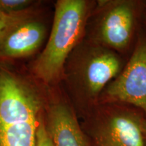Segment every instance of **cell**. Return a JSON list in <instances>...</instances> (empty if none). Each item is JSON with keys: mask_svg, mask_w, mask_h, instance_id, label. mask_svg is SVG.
Instances as JSON below:
<instances>
[{"mask_svg": "<svg viewBox=\"0 0 146 146\" xmlns=\"http://www.w3.org/2000/svg\"><path fill=\"white\" fill-rule=\"evenodd\" d=\"M31 3L29 0H0V12L7 14H18Z\"/></svg>", "mask_w": 146, "mask_h": 146, "instance_id": "obj_10", "label": "cell"}, {"mask_svg": "<svg viewBox=\"0 0 146 146\" xmlns=\"http://www.w3.org/2000/svg\"><path fill=\"white\" fill-rule=\"evenodd\" d=\"M134 24L133 5L127 1L114 3L102 17L99 30L100 39L112 48L122 50L130 41Z\"/></svg>", "mask_w": 146, "mask_h": 146, "instance_id": "obj_6", "label": "cell"}, {"mask_svg": "<svg viewBox=\"0 0 146 146\" xmlns=\"http://www.w3.org/2000/svg\"><path fill=\"white\" fill-rule=\"evenodd\" d=\"M143 120L139 113L127 108L106 110L91 125V145L146 146Z\"/></svg>", "mask_w": 146, "mask_h": 146, "instance_id": "obj_3", "label": "cell"}, {"mask_svg": "<svg viewBox=\"0 0 146 146\" xmlns=\"http://www.w3.org/2000/svg\"><path fill=\"white\" fill-rule=\"evenodd\" d=\"M106 100L137 107L146 113V40L138 42L127 66L105 91Z\"/></svg>", "mask_w": 146, "mask_h": 146, "instance_id": "obj_4", "label": "cell"}, {"mask_svg": "<svg viewBox=\"0 0 146 146\" xmlns=\"http://www.w3.org/2000/svg\"><path fill=\"white\" fill-rule=\"evenodd\" d=\"M120 70V62L116 54L103 49L94 51L82 65L81 80L85 92L90 98H96Z\"/></svg>", "mask_w": 146, "mask_h": 146, "instance_id": "obj_5", "label": "cell"}, {"mask_svg": "<svg viewBox=\"0 0 146 146\" xmlns=\"http://www.w3.org/2000/svg\"><path fill=\"white\" fill-rule=\"evenodd\" d=\"M26 21V18L22 14V12L7 14L0 12V43L10 30Z\"/></svg>", "mask_w": 146, "mask_h": 146, "instance_id": "obj_9", "label": "cell"}, {"mask_svg": "<svg viewBox=\"0 0 146 146\" xmlns=\"http://www.w3.org/2000/svg\"><path fill=\"white\" fill-rule=\"evenodd\" d=\"M143 129L144 135H145V139H146V119H145V118H144V120H143Z\"/></svg>", "mask_w": 146, "mask_h": 146, "instance_id": "obj_12", "label": "cell"}, {"mask_svg": "<svg viewBox=\"0 0 146 146\" xmlns=\"http://www.w3.org/2000/svg\"><path fill=\"white\" fill-rule=\"evenodd\" d=\"M87 10V3L83 0L56 2L50 38L34 67L36 76L45 83L59 78L66 60L83 35Z\"/></svg>", "mask_w": 146, "mask_h": 146, "instance_id": "obj_2", "label": "cell"}, {"mask_svg": "<svg viewBox=\"0 0 146 146\" xmlns=\"http://www.w3.org/2000/svg\"><path fill=\"white\" fill-rule=\"evenodd\" d=\"M35 146H54L47 133L43 118L40 116L36 128Z\"/></svg>", "mask_w": 146, "mask_h": 146, "instance_id": "obj_11", "label": "cell"}, {"mask_svg": "<svg viewBox=\"0 0 146 146\" xmlns=\"http://www.w3.org/2000/svg\"><path fill=\"white\" fill-rule=\"evenodd\" d=\"M45 27L37 22L25 21L14 27L0 43V56L19 58L35 52L45 37Z\"/></svg>", "mask_w": 146, "mask_h": 146, "instance_id": "obj_8", "label": "cell"}, {"mask_svg": "<svg viewBox=\"0 0 146 146\" xmlns=\"http://www.w3.org/2000/svg\"><path fill=\"white\" fill-rule=\"evenodd\" d=\"M41 106L33 91L0 65V146H35Z\"/></svg>", "mask_w": 146, "mask_h": 146, "instance_id": "obj_1", "label": "cell"}, {"mask_svg": "<svg viewBox=\"0 0 146 146\" xmlns=\"http://www.w3.org/2000/svg\"><path fill=\"white\" fill-rule=\"evenodd\" d=\"M45 123L54 146H92L76 116L66 106H53Z\"/></svg>", "mask_w": 146, "mask_h": 146, "instance_id": "obj_7", "label": "cell"}]
</instances>
